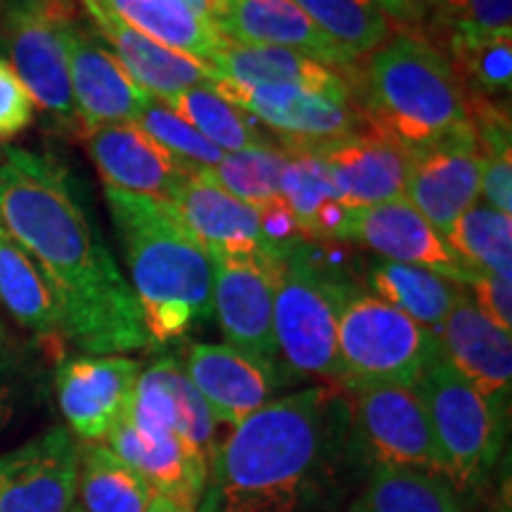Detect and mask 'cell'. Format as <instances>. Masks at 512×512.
Instances as JSON below:
<instances>
[{
	"mask_svg": "<svg viewBox=\"0 0 512 512\" xmlns=\"http://www.w3.org/2000/svg\"><path fill=\"white\" fill-rule=\"evenodd\" d=\"M211 69L219 79L240 88L261 86V83H292L311 91L354 93L347 74L325 67L302 53L273 46H242L228 38Z\"/></svg>",
	"mask_w": 512,
	"mask_h": 512,
	"instance_id": "27",
	"label": "cell"
},
{
	"mask_svg": "<svg viewBox=\"0 0 512 512\" xmlns=\"http://www.w3.org/2000/svg\"><path fill=\"white\" fill-rule=\"evenodd\" d=\"M145 512H188V510H185L181 503H176L174 498L155 494V496H152V501H150V505H147Z\"/></svg>",
	"mask_w": 512,
	"mask_h": 512,
	"instance_id": "47",
	"label": "cell"
},
{
	"mask_svg": "<svg viewBox=\"0 0 512 512\" xmlns=\"http://www.w3.org/2000/svg\"><path fill=\"white\" fill-rule=\"evenodd\" d=\"M285 162V147L259 145L240 152H226L214 169H207V174L233 197L252 207H261L280 197L278 185Z\"/></svg>",
	"mask_w": 512,
	"mask_h": 512,
	"instance_id": "36",
	"label": "cell"
},
{
	"mask_svg": "<svg viewBox=\"0 0 512 512\" xmlns=\"http://www.w3.org/2000/svg\"><path fill=\"white\" fill-rule=\"evenodd\" d=\"M79 448L72 430L53 427L0 456V512H72Z\"/></svg>",
	"mask_w": 512,
	"mask_h": 512,
	"instance_id": "12",
	"label": "cell"
},
{
	"mask_svg": "<svg viewBox=\"0 0 512 512\" xmlns=\"http://www.w3.org/2000/svg\"><path fill=\"white\" fill-rule=\"evenodd\" d=\"M214 88L240 110L278 133L285 150H306L368 128L354 93L311 91L292 83L240 88L223 79H216Z\"/></svg>",
	"mask_w": 512,
	"mask_h": 512,
	"instance_id": "8",
	"label": "cell"
},
{
	"mask_svg": "<svg viewBox=\"0 0 512 512\" xmlns=\"http://www.w3.org/2000/svg\"><path fill=\"white\" fill-rule=\"evenodd\" d=\"M446 245L467 266L482 273L512 278V216L475 202L448 230Z\"/></svg>",
	"mask_w": 512,
	"mask_h": 512,
	"instance_id": "35",
	"label": "cell"
},
{
	"mask_svg": "<svg viewBox=\"0 0 512 512\" xmlns=\"http://www.w3.org/2000/svg\"><path fill=\"white\" fill-rule=\"evenodd\" d=\"M83 140L107 188L171 202L176 183L185 174L183 166L136 124L86 128Z\"/></svg>",
	"mask_w": 512,
	"mask_h": 512,
	"instance_id": "20",
	"label": "cell"
},
{
	"mask_svg": "<svg viewBox=\"0 0 512 512\" xmlns=\"http://www.w3.org/2000/svg\"><path fill=\"white\" fill-rule=\"evenodd\" d=\"M256 211H259L261 252L264 254L280 259V256L290 252L304 238L290 207L280 197L268 204H261V207H256Z\"/></svg>",
	"mask_w": 512,
	"mask_h": 512,
	"instance_id": "40",
	"label": "cell"
},
{
	"mask_svg": "<svg viewBox=\"0 0 512 512\" xmlns=\"http://www.w3.org/2000/svg\"><path fill=\"white\" fill-rule=\"evenodd\" d=\"M278 190L280 200L290 207L304 238L320 211L332 202H342L328 164L323 162V157L309 150H287V162L280 174Z\"/></svg>",
	"mask_w": 512,
	"mask_h": 512,
	"instance_id": "38",
	"label": "cell"
},
{
	"mask_svg": "<svg viewBox=\"0 0 512 512\" xmlns=\"http://www.w3.org/2000/svg\"><path fill=\"white\" fill-rule=\"evenodd\" d=\"M83 512H145L152 486L102 441L79 448V494Z\"/></svg>",
	"mask_w": 512,
	"mask_h": 512,
	"instance_id": "30",
	"label": "cell"
},
{
	"mask_svg": "<svg viewBox=\"0 0 512 512\" xmlns=\"http://www.w3.org/2000/svg\"><path fill=\"white\" fill-rule=\"evenodd\" d=\"M0 12L3 17L43 12V15L72 19V0H0Z\"/></svg>",
	"mask_w": 512,
	"mask_h": 512,
	"instance_id": "44",
	"label": "cell"
},
{
	"mask_svg": "<svg viewBox=\"0 0 512 512\" xmlns=\"http://www.w3.org/2000/svg\"><path fill=\"white\" fill-rule=\"evenodd\" d=\"M0 304L22 328L43 339L53 354H60L64 335L53 292L41 268L27 249L12 238L3 219H0Z\"/></svg>",
	"mask_w": 512,
	"mask_h": 512,
	"instance_id": "28",
	"label": "cell"
},
{
	"mask_svg": "<svg viewBox=\"0 0 512 512\" xmlns=\"http://www.w3.org/2000/svg\"><path fill=\"white\" fill-rule=\"evenodd\" d=\"M105 10L126 27L136 29L159 46L183 53L211 67L226 46L214 24L195 15L183 0H81Z\"/></svg>",
	"mask_w": 512,
	"mask_h": 512,
	"instance_id": "26",
	"label": "cell"
},
{
	"mask_svg": "<svg viewBox=\"0 0 512 512\" xmlns=\"http://www.w3.org/2000/svg\"><path fill=\"white\" fill-rule=\"evenodd\" d=\"M83 8L93 17L98 34L110 43V53L117 57L128 79L136 83L143 93L169 102L188 88L204 86V83H214L219 79L207 64L159 46L152 38L138 34L136 29L126 27L124 22L107 15L105 10L88 3H83Z\"/></svg>",
	"mask_w": 512,
	"mask_h": 512,
	"instance_id": "24",
	"label": "cell"
},
{
	"mask_svg": "<svg viewBox=\"0 0 512 512\" xmlns=\"http://www.w3.org/2000/svg\"><path fill=\"white\" fill-rule=\"evenodd\" d=\"M5 377L8 375H0V434H3L5 427H8L12 418H15L19 401L17 387L5 380Z\"/></svg>",
	"mask_w": 512,
	"mask_h": 512,
	"instance_id": "45",
	"label": "cell"
},
{
	"mask_svg": "<svg viewBox=\"0 0 512 512\" xmlns=\"http://www.w3.org/2000/svg\"><path fill=\"white\" fill-rule=\"evenodd\" d=\"M133 124L145 131L159 147H164L183 166V171L214 169L226 155L155 95H145L143 107Z\"/></svg>",
	"mask_w": 512,
	"mask_h": 512,
	"instance_id": "37",
	"label": "cell"
},
{
	"mask_svg": "<svg viewBox=\"0 0 512 512\" xmlns=\"http://www.w3.org/2000/svg\"><path fill=\"white\" fill-rule=\"evenodd\" d=\"M0 219L41 268L64 339L91 356L152 349L133 287L67 164L50 152L0 147Z\"/></svg>",
	"mask_w": 512,
	"mask_h": 512,
	"instance_id": "1",
	"label": "cell"
},
{
	"mask_svg": "<svg viewBox=\"0 0 512 512\" xmlns=\"http://www.w3.org/2000/svg\"><path fill=\"white\" fill-rule=\"evenodd\" d=\"M358 446L349 396L313 384L280 396L216 446L195 512H349Z\"/></svg>",
	"mask_w": 512,
	"mask_h": 512,
	"instance_id": "2",
	"label": "cell"
},
{
	"mask_svg": "<svg viewBox=\"0 0 512 512\" xmlns=\"http://www.w3.org/2000/svg\"><path fill=\"white\" fill-rule=\"evenodd\" d=\"M413 387L430 420L441 477L451 482L453 491L477 486L498 460L508 427L494 418L484 396L444 354L422 370Z\"/></svg>",
	"mask_w": 512,
	"mask_h": 512,
	"instance_id": "7",
	"label": "cell"
},
{
	"mask_svg": "<svg viewBox=\"0 0 512 512\" xmlns=\"http://www.w3.org/2000/svg\"><path fill=\"white\" fill-rule=\"evenodd\" d=\"M69 76L83 131L102 124H124L136 121L145 95L128 79L110 50L72 22L67 31Z\"/></svg>",
	"mask_w": 512,
	"mask_h": 512,
	"instance_id": "22",
	"label": "cell"
},
{
	"mask_svg": "<svg viewBox=\"0 0 512 512\" xmlns=\"http://www.w3.org/2000/svg\"><path fill=\"white\" fill-rule=\"evenodd\" d=\"M344 242L370 249L384 261L439 273L463 287L482 273L467 266L406 197L351 211V223Z\"/></svg>",
	"mask_w": 512,
	"mask_h": 512,
	"instance_id": "13",
	"label": "cell"
},
{
	"mask_svg": "<svg viewBox=\"0 0 512 512\" xmlns=\"http://www.w3.org/2000/svg\"><path fill=\"white\" fill-rule=\"evenodd\" d=\"M166 105L176 114H181L197 133H202L221 152H240L249 150V147L273 145L266 133L254 128L245 110H240L238 105H233L216 91L214 83L188 88Z\"/></svg>",
	"mask_w": 512,
	"mask_h": 512,
	"instance_id": "34",
	"label": "cell"
},
{
	"mask_svg": "<svg viewBox=\"0 0 512 512\" xmlns=\"http://www.w3.org/2000/svg\"><path fill=\"white\" fill-rule=\"evenodd\" d=\"M169 204L207 252H261L259 211L211 181L207 169L185 171Z\"/></svg>",
	"mask_w": 512,
	"mask_h": 512,
	"instance_id": "23",
	"label": "cell"
},
{
	"mask_svg": "<svg viewBox=\"0 0 512 512\" xmlns=\"http://www.w3.org/2000/svg\"><path fill=\"white\" fill-rule=\"evenodd\" d=\"M337 349L342 392L368 384L413 387L422 370L441 356L434 332L370 292H356L344 304L337 323Z\"/></svg>",
	"mask_w": 512,
	"mask_h": 512,
	"instance_id": "6",
	"label": "cell"
},
{
	"mask_svg": "<svg viewBox=\"0 0 512 512\" xmlns=\"http://www.w3.org/2000/svg\"><path fill=\"white\" fill-rule=\"evenodd\" d=\"M482 152L472 126L458 136L413 152L406 181V200L446 238L460 216L479 202Z\"/></svg>",
	"mask_w": 512,
	"mask_h": 512,
	"instance_id": "16",
	"label": "cell"
},
{
	"mask_svg": "<svg viewBox=\"0 0 512 512\" xmlns=\"http://www.w3.org/2000/svg\"><path fill=\"white\" fill-rule=\"evenodd\" d=\"M74 19L43 12L5 17V50L10 69L41 107L64 131L83 136L69 76L67 31Z\"/></svg>",
	"mask_w": 512,
	"mask_h": 512,
	"instance_id": "11",
	"label": "cell"
},
{
	"mask_svg": "<svg viewBox=\"0 0 512 512\" xmlns=\"http://www.w3.org/2000/svg\"><path fill=\"white\" fill-rule=\"evenodd\" d=\"M366 280L375 297L396 306L437 337L458 294L465 290L463 285L451 283L444 275L418 266L394 264V261L370 264Z\"/></svg>",
	"mask_w": 512,
	"mask_h": 512,
	"instance_id": "29",
	"label": "cell"
},
{
	"mask_svg": "<svg viewBox=\"0 0 512 512\" xmlns=\"http://www.w3.org/2000/svg\"><path fill=\"white\" fill-rule=\"evenodd\" d=\"M437 46L467 95L503 100L512 86V36H437Z\"/></svg>",
	"mask_w": 512,
	"mask_h": 512,
	"instance_id": "32",
	"label": "cell"
},
{
	"mask_svg": "<svg viewBox=\"0 0 512 512\" xmlns=\"http://www.w3.org/2000/svg\"><path fill=\"white\" fill-rule=\"evenodd\" d=\"M356 285L323 273L304 252V238L280 256L273 304V335L285 368L297 375L342 380L337 323Z\"/></svg>",
	"mask_w": 512,
	"mask_h": 512,
	"instance_id": "5",
	"label": "cell"
},
{
	"mask_svg": "<svg viewBox=\"0 0 512 512\" xmlns=\"http://www.w3.org/2000/svg\"><path fill=\"white\" fill-rule=\"evenodd\" d=\"M126 418L145 441L176 434L202 451L209 463L219 446L214 415L176 358H162L140 373Z\"/></svg>",
	"mask_w": 512,
	"mask_h": 512,
	"instance_id": "18",
	"label": "cell"
},
{
	"mask_svg": "<svg viewBox=\"0 0 512 512\" xmlns=\"http://www.w3.org/2000/svg\"><path fill=\"white\" fill-rule=\"evenodd\" d=\"M216 29L223 38L242 46H273L302 53L347 74L349 81L358 69V64L349 62L320 34L294 0H226Z\"/></svg>",
	"mask_w": 512,
	"mask_h": 512,
	"instance_id": "21",
	"label": "cell"
},
{
	"mask_svg": "<svg viewBox=\"0 0 512 512\" xmlns=\"http://www.w3.org/2000/svg\"><path fill=\"white\" fill-rule=\"evenodd\" d=\"M368 465L406 467L441 475L434 434L415 387L368 384L344 392Z\"/></svg>",
	"mask_w": 512,
	"mask_h": 512,
	"instance_id": "9",
	"label": "cell"
},
{
	"mask_svg": "<svg viewBox=\"0 0 512 512\" xmlns=\"http://www.w3.org/2000/svg\"><path fill=\"white\" fill-rule=\"evenodd\" d=\"M375 3L384 12V17L389 15L403 27L420 29L430 22L439 0H375Z\"/></svg>",
	"mask_w": 512,
	"mask_h": 512,
	"instance_id": "43",
	"label": "cell"
},
{
	"mask_svg": "<svg viewBox=\"0 0 512 512\" xmlns=\"http://www.w3.org/2000/svg\"><path fill=\"white\" fill-rule=\"evenodd\" d=\"M183 370L216 425L230 427L271 403L273 394L292 377L285 366L259 361L228 344H192Z\"/></svg>",
	"mask_w": 512,
	"mask_h": 512,
	"instance_id": "14",
	"label": "cell"
},
{
	"mask_svg": "<svg viewBox=\"0 0 512 512\" xmlns=\"http://www.w3.org/2000/svg\"><path fill=\"white\" fill-rule=\"evenodd\" d=\"M425 27L437 36H512V0H439Z\"/></svg>",
	"mask_w": 512,
	"mask_h": 512,
	"instance_id": "39",
	"label": "cell"
},
{
	"mask_svg": "<svg viewBox=\"0 0 512 512\" xmlns=\"http://www.w3.org/2000/svg\"><path fill=\"white\" fill-rule=\"evenodd\" d=\"M12 366H15V351H12L8 332L0 325V375H10Z\"/></svg>",
	"mask_w": 512,
	"mask_h": 512,
	"instance_id": "46",
	"label": "cell"
},
{
	"mask_svg": "<svg viewBox=\"0 0 512 512\" xmlns=\"http://www.w3.org/2000/svg\"><path fill=\"white\" fill-rule=\"evenodd\" d=\"M320 34L349 62L368 57L389 38V22L375 0H294Z\"/></svg>",
	"mask_w": 512,
	"mask_h": 512,
	"instance_id": "33",
	"label": "cell"
},
{
	"mask_svg": "<svg viewBox=\"0 0 512 512\" xmlns=\"http://www.w3.org/2000/svg\"><path fill=\"white\" fill-rule=\"evenodd\" d=\"M143 363L126 356L67 358L57 368V401L72 434L102 441L128 413Z\"/></svg>",
	"mask_w": 512,
	"mask_h": 512,
	"instance_id": "15",
	"label": "cell"
},
{
	"mask_svg": "<svg viewBox=\"0 0 512 512\" xmlns=\"http://www.w3.org/2000/svg\"><path fill=\"white\" fill-rule=\"evenodd\" d=\"M349 512H463V508L441 475L370 465L366 486L351 501Z\"/></svg>",
	"mask_w": 512,
	"mask_h": 512,
	"instance_id": "31",
	"label": "cell"
},
{
	"mask_svg": "<svg viewBox=\"0 0 512 512\" xmlns=\"http://www.w3.org/2000/svg\"><path fill=\"white\" fill-rule=\"evenodd\" d=\"M439 344L446 361L484 396L494 418L508 427L512 389L510 332L496 328L463 290L441 325Z\"/></svg>",
	"mask_w": 512,
	"mask_h": 512,
	"instance_id": "17",
	"label": "cell"
},
{
	"mask_svg": "<svg viewBox=\"0 0 512 512\" xmlns=\"http://www.w3.org/2000/svg\"><path fill=\"white\" fill-rule=\"evenodd\" d=\"M351 88L366 124L411 152L470 128L463 83L446 55L420 34L387 38L356 69Z\"/></svg>",
	"mask_w": 512,
	"mask_h": 512,
	"instance_id": "4",
	"label": "cell"
},
{
	"mask_svg": "<svg viewBox=\"0 0 512 512\" xmlns=\"http://www.w3.org/2000/svg\"><path fill=\"white\" fill-rule=\"evenodd\" d=\"M467 294L496 328L505 332L512 330V290L510 280L498 278L491 273H479L470 285Z\"/></svg>",
	"mask_w": 512,
	"mask_h": 512,
	"instance_id": "42",
	"label": "cell"
},
{
	"mask_svg": "<svg viewBox=\"0 0 512 512\" xmlns=\"http://www.w3.org/2000/svg\"><path fill=\"white\" fill-rule=\"evenodd\" d=\"M72 512H83V510H81V505H79V503H76V505H74V508H72Z\"/></svg>",
	"mask_w": 512,
	"mask_h": 512,
	"instance_id": "48",
	"label": "cell"
},
{
	"mask_svg": "<svg viewBox=\"0 0 512 512\" xmlns=\"http://www.w3.org/2000/svg\"><path fill=\"white\" fill-rule=\"evenodd\" d=\"M150 347L181 342L214 313L211 256L169 202L105 188Z\"/></svg>",
	"mask_w": 512,
	"mask_h": 512,
	"instance_id": "3",
	"label": "cell"
},
{
	"mask_svg": "<svg viewBox=\"0 0 512 512\" xmlns=\"http://www.w3.org/2000/svg\"><path fill=\"white\" fill-rule=\"evenodd\" d=\"M209 256L211 271H214V280H211L214 313L228 347L245 351L273 366H283L273 335V304L280 259H273L264 252H209Z\"/></svg>",
	"mask_w": 512,
	"mask_h": 512,
	"instance_id": "10",
	"label": "cell"
},
{
	"mask_svg": "<svg viewBox=\"0 0 512 512\" xmlns=\"http://www.w3.org/2000/svg\"><path fill=\"white\" fill-rule=\"evenodd\" d=\"M34 119V100L10 64L0 60V140L17 136Z\"/></svg>",
	"mask_w": 512,
	"mask_h": 512,
	"instance_id": "41",
	"label": "cell"
},
{
	"mask_svg": "<svg viewBox=\"0 0 512 512\" xmlns=\"http://www.w3.org/2000/svg\"><path fill=\"white\" fill-rule=\"evenodd\" d=\"M117 456L143 475L155 494L174 498L188 512L200 505L209 477V458L181 437L145 441L124 415L107 434Z\"/></svg>",
	"mask_w": 512,
	"mask_h": 512,
	"instance_id": "25",
	"label": "cell"
},
{
	"mask_svg": "<svg viewBox=\"0 0 512 512\" xmlns=\"http://www.w3.org/2000/svg\"><path fill=\"white\" fill-rule=\"evenodd\" d=\"M323 157L344 204L366 209L406 197L413 152L375 128L306 147Z\"/></svg>",
	"mask_w": 512,
	"mask_h": 512,
	"instance_id": "19",
	"label": "cell"
}]
</instances>
